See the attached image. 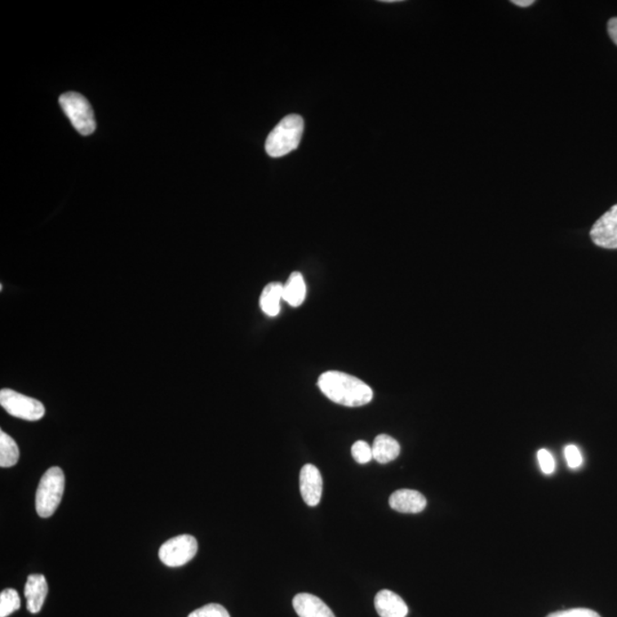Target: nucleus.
<instances>
[{
  "label": "nucleus",
  "mask_w": 617,
  "mask_h": 617,
  "mask_svg": "<svg viewBox=\"0 0 617 617\" xmlns=\"http://www.w3.org/2000/svg\"><path fill=\"white\" fill-rule=\"evenodd\" d=\"M318 387L332 402L346 407H361L372 402L373 390L365 382L345 373L330 371L319 377Z\"/></svg>",
  "instance_id": "f257e3e1"
},
{
  "label": "nucleus",
  "mask_w": 617,
  "mask_h": 617,
  "mask_svg": "<svg viewBox=\"0 0 617 617\" xmlns=\"http://www.w3.org/2000/svg\"><path fill=\"white\" fill-rule=\"evenodd\" d=\"M304 122L299 114H288L274 128L266 139L265 151L270 157L286 156L300 145Z\"/></svg>",
  "instance_id": "f03ea898"
},
{
  "label": "nucleus",
  "mask_w": 617,
  "mask_h": 617,
  "mask_svg": "<svg viewBox=\"0 0 617 617\" xmlns=\"http://www.w3.org/2000/svg\"><path fill=\"white\" fill-rule=\"evenodd\" d=\"M65 486V477L61 468L52 467L43 474L35 499V512L39 517L48 518L55 514L64 496Z\"/></svg>",
  "instance_id": "7ed1b4c3"
},
{
  "label": "nucleus",
  "mask_w": 617,
  "mask_h": 617,
  "mask_svg": "<svg viewBox=\"0 0 617 617\" xmlns=\"http://www.w3.org/2000/svg\"><path fill=\"white\" fill-rule=\"evenodd\" d=\"M60 105L70 119L75 130L84 136L91 135L96 130L95 113L90 102L78 93H65L60 96Z\"/></svg>",
  "instance_id": "20e7f679"
},
{
  "label": "nucleus",
  "mask_w": 617,
  "mask_h": 617,
  "mask_svg": "<svg viewBox=\"0 0 617 617\" xmlns=\"http://www.w3.org/2000/svg\"><path fill=\"white\" fill-rule=\"evenodd\" d=\"M0 405L8 414L21 420L39 421L45 415V406L41 402L11 389L0 392Z\"/></svg>",
  "instance_id": "39448f33"
},
{
  "label": "nucleus",
  "mask_w": 617,
  "mask_h": 617,
  "mask_svg": "<svg viewBox=\"0 0 617 617\" xmlns=\"http://www.w3.org/2000/svg\"><path fill=\"white\" fill-rule=\"evenodd\" d=\"M197 552V540L184 534L166 541L159 549V559L168 567H181L193 561Z\"/></svg>",
  "instance_id": "423d86ee"
},
{
  "label": "nucleus",
  "mask_w": 617,
  "mask_h": 617,
  "mask_svg": "<svg viewBox=\"0 0 617 617\" xmlns=\"http://www.w3.org/2000/svg\"><path fill=\"white\" fill-rule=\"evenodd\" d=\"M590 236L597 246L617 250V204L593 224Z\"/></svg>",
  "instance_id": "0eeeda50"
},
{
  "label": "nucleus",
  "mask_w": 617,
  "mask_h": 617,
  "mask_svg": "<svg viewBox=\"0 0 617 617\" xmlns=\"http://www.w3.org/2000/svg\"><path fill=\"white\" fill-rule=\"evenodd\" d=\"M301 494L309 507H316L323 495V477L313 464H305L300 474Z\"/></svg>",
  "instance_id": "6e6552de"
},
{
  "label": "nucleus",
  "mask_w": 617,
  "mask_h": 617,
  "mask_svg": "<svg viewBox=\"0 0 617 617\" xmlns=\"http://www.w3.org/2000/svg\"><path fill=\"white\" fill-rule=\"evenodd\" d=\"M48 593V584L45 576L42 574L29 575L25 588L26 610L33 614L42 611Z\"/></svg>",
  "instance_id": "1a4fd4ad"
},
{
  "label": "nucleus",
  "mask_w": 617,
  "mask_h": 617,
  "mask_svg": "<svg viewBox=\"0 0 617 617\" xmlns=\"http://www.w3.org/2000/svg\"><path fill=\"white\" fill-rule=\"evenodd\" d=\"M390 507L402 513H420L427 507V499L420 492L399 490L389 499Z\"/></svg>",
  "instance_id": "9d476101"
},
{
  "label": "nucleus",
  "mask_w": 617,
  "mask_h": 617,
  "mask_svg": "<svg viewBox=\"0 0 617 617\" xmlns=\"http://www.w3.org/2000/svg\"><path fill=\"white\" fill-rule=\"evenodd\" d=\"M293 607L299 617H335L321 598L310 593H299L293 599Z\"/></svg>",
  "instance_id": "9b49d317"
},
{
  "label": "nucleus",
  "mask_w": 617,
  "mask_h": 617,
  "mask_svg": "<svg viewBox=\"0 0 617 617\" xmlns=\"http://www.w3.org/2000/svg\"><path fill=\"white\" fill-rule=\"evenodd\" d=\"M375 610L380 617H406L408 607L397 593L382 590L375 597Z\"/></svg>",
  "instance_id": "f8f14e48"
},
{
  "label": "nucleus",
  "mask_w": 617,
  "mask_h": 617,
  "mask_svg": "<svg viewBox=\"0 0 617 617\" xmlns=\"http://www.w3.org/2000/svg\"><path fill=\"white\" fill-rule=\"evenodd\" d=\"M373 457L381 464H387L393 460H396L401 454V445L396 439L388 436V434H379L375 438L372 446Z\"/></svg>",
  "instance_id": "ddd939ff"
},
{
  "label": "nucleus",
  "mask_w": 617,
  "mask_h": 617,
  "mask_svg": "<svg viewBox=\"0 0 617 617\" xmlns=\"http://www.w3.org/2000/svg\"><path fill=\"white\" fill-rule=\"evenodd\" d=\"M284 285L281 283H272L265 286L260 297L262 312L270 317L277 316L281 313Z\"/></svg>",
  "instance_id": "4468645a"
},
{
  "label": "nucleus",
  "mask_w": 617,
  "mask_h": 617,
  "mask_svg": "<svg viewBox=\"0 0 617 617\" xmlns=\"http://www.w3.org/2000/svg\"><path fill=\"white\" fill-rule=\"evenodd\" d=\"M306 294V287L304 276L300 273H293L284 285L283 299L292 306H300L304 304Z\"/></svg>",
  "instance_id": "2eb2a0df"
},
{
  "label": "nucleus",
  "mask_w": 617,
  "mask_h": 617,
  "mask_svg": "<svg viewBox=\"0 0 617 617\" xmlns=\"http://www.w3.org/2000/svg\"><path fill=\"white\" fill-rule=\"evenodd\" d=\"M20 451L15 439L6 433L0 432V467H15L19 461Z\"/></svg>",
  "instance_id": "dca6fc26"
},
{
  "label": "nucleus",
  "mask_w": 617,
  "mask_h": 617,
  "mask_svg": "<svg viewBox=\"0 0 617 617\" xmlns=\"http://www.w3.org/2000/svg\"><path fill=\"white\" fill-rule=\"evenodd\" d=\"M21 607L19 593L15 589H5L0 593V617H7Z\"/></svg>",
  "instance_id": "f3484780"
},
{
  "label": "nucleus",
  "mask_w": 617,
  "mask_h": 617,
  "mask_svg": "<svg viewBox=\"0 0 617 617\" xmlns=\"http://www.w3.org/2000/svg\"><path fill=\"white\" fill-rule=\"evenodd\" d=\"M188 617H231L228 611L219 603H208L194 611Z\"/></svg>",
  "instance_id": "a211bd4d"
},
{
  "label": "nucleus",
  "mask_w": 617,
  "mask_h": 617,
  "mask_svg": "<svg viewBox=\"0 0 617 617\" xmlns=\"http://www.w3.org/2000/svg\"><path fill=\"white\" fill-rule=\"evenodd\" d=\"M352 454L359 464H366L368 462L374 459V457H373L372 447L368 445L366 442L363 441H358L353 443Z\"/></svg>",
  "instance_id": "6ab92c4d"
},
{
  "label": "nucleus",
  "mask_w": 617,
  "mask_h": 617,
  "mask_svg": "<svg viewBox=\"0 0 617 617\" xmlns=\"http://www.w3.org/2000/svg\"><path fill=\"white\" fill-rule=\"evenodd\" d=\"M563 455H565L568 467L571 469H579L583 464L582 453L575 445L566 446L563 450Z\"/></svg>",
  "instance_id": "aec40b11"
},
{
  "label": "nucleus",
  "mask_w": 617,
  "mask_h": 617,
  "mask_svg": "<svg viewBox=\"0 0 617 617\" xmlns=\"http://www.w3.org/2000/svg\"><path fill=\"white\" fill-rule=\"evenodd\" d=\"M537 460H539L540 468L543 473L552 474L556 470V462H554L552 453L548 450L537 452Z\"/></svg>",
  "instance_id": "412c9836"
},
{
  "label": "nucleus",
  "mask_w": 617,
  "mask_h": 617,
  "mask_svg": "<svg viewBox=\"0 0 617 617\" xmlns=\"http://www.w3.org/2000/svg\"><path fill=\"white\" fill-rule=\"evenodd\" d=\"M548 617H601V615L588 608H574V610L552 612Z\"/></svg>",
  "instance_id": "4be33fe9"
},
{
  "label": "nucleus",
  "mask_w": 617,
  "mask_h": 617,
  "mask_svg": "<svg viewBox=\"0 0 617 617\" xmlns=\"http://www.w3.org/2000/svg\"><path fill=\"white\" fill-rule=\"evenodd\" d=\"M608 34L615 45H617V17H612V19L608 22Z\"/></svg>",
  "instance_id": "5701e85b"
},
{
  "label": "nucleus",
  "mask_w": 617,
  "mask_h": 617,
  "mask_svg": "<svg viewBox=\"0 0 617 617\" xmlns=\"http://www.w3.org/2000/svg\"><path fill=\"white\" fill-rule=\"evenodd\" d=\"M513 5L519 6V7H530L534 4V0H513L512 2Z\"/></svg>",
  "instance_id": "b1692460"
},
{
  "label": "nucleus",
  "mask_w": 617,
  "mask_h": 617,
  "mask_svg": "<svg viewBox=\"0 0 617 617\" xmlns=\"http://www.w3.org/2000/svg\"><path fill=\"white\" fill-rule=\"evenodd\" d=\"M399 0H382V3H398Z\"/></svg>",
  "instance_id": "393cba45"
}]
</instances>
